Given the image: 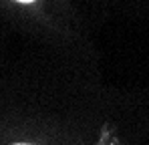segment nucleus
I'll return each instance as SVG.
<instances>
[{
  "label": "nucleus",
  "mask_w": 149,
  "mask_h": 145,
  "mask_svg": "<svg viewBox=\"0 0 149 145\" xmlns=\"http://www.w3.org/2000/svg\"><path fill=\"white\" fill-rule=\"evenodd\" d=\"M18 145H24V143H18Z\"/></svg>",
  "instance_id": "nucleus-2"
},
{
  "label": "nucleus",
  "mask_w": 149,
  "mask_h": 145,
  "mask_svg": "<svg viewBox=\"0 0 149 145\" xmlns=\"http://www.w3.org/2000/svg\"><path fill=\"white\" fill-rule=\"evenodd\" d=\"M20 2H32V0H20Z\"/></svg>",
  "instance_id": "nucleus-1"
}]
</instances>
